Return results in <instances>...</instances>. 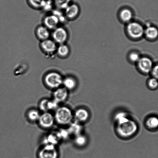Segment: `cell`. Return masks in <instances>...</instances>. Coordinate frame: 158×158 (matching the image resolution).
<instances>
[{"label": "cell", "mask_w": 158, "mask_h": 158, "mask_svg": "<svg viewBox=\"0 0 158 158\" xmlns=\"http://www.w3.org/2000/svg\"><path fill=\"white\" fill-rule=\"evenodd\" d=\"M29 3L34 8L37 9H43L46 0H28Z\"/></svg>", "instance_id": "obj_23"}, {"label": "cell", "mask_w": 158, "mask_h": 158, "mask_svg": "<svg viewBox=\"0 0 158 158\" xmlns=\"http://www.w3.org/2000/svg\"><path fill=\"white\" fill-rule=\"evenodd\" d=\"M146 125L149 128L153 129L158 127V118L152 116L148 118L146 122Z\"/></svg>", "instance_id": "obj_21"}, {"label": "cell", "mask_w": 158, "mask_h": 158, "mask_svg": "<svg viewBox=\"0 0 158 158\" xmlns=\"http://www.w3.org/2000/svg\"><path fill=\"white\" fill-rule=\"evenodd\" d=\"M71 0H54L55 4L60 9H65L70 5Z\"/></svg>", "instance_id": "obj_25"}, {"label": "cell", "mask_w": 158, "mask_h": 158, "mask_svg": "<svg viewBox=\"0 0 158 158\" xmlns=\"http://www.w3.org/2000/svg\"><path fill=\"white\" fill-rule=\"evenodd\" d=\"M56 134L60 139H66L70 135L68 130L64 129L61 130L60 131L57 132L56 133Z\"/></svg>", "instance_id": "obj_27"}, {"label": "cell", "mask_w": 158, "mask_h": 158, "mask_svg": "<svg viewBox=\"0 0 158 158\" xmlns=\"http://www.w3.org/2000/svg\"><path fill=\"white\" fill-rule=\"evenodd\" d=\"M68 96V90L65 87H59L56 89L53 93L54 100L59 103L65 101L67 99Z\"/></svg>", "instance_id": "obj_11"}, {"label": "cell", "mask_w": 158, "mask_h": 158, "mask_svg": "<svg viewBox=\"0 0 158 158\" xmlns=\"http://www.w3.org/2000/svg\"><path fill=\"white\" fill-rule=\"evenodd\" d=\"M70 50L68 46L65 44H60L57 47L56 53L61 57H65L69 53Z\"/></svg>", "instance_id": "obj_16"}, {"label": "cell", "mask_w": 158, "mask_h": 158, "mask_svg": "<svg viewBox=\"0 0 158 158\" xmlns=\"http://www.w3.org/2000/svg\"><path fill=\"white\" fill-rule=\"evenodd\" d=\"M148 85L150 88L154 89L156 88L158 86L157 80L155 78H152L148 81Z\"/></svg>", "instance_id": "obj_30"}, {"label": "cell", "mask_w": 158, "mask_h": 158, "mask_svg": "<svg viewBox=\"0 0 158 158\" xmlns=\"http://www.w3.org/2000/svg\"><path fill=\"white\" fill-rule=\"evenodd\" d=\"M129 58L131 62H138L140 59L139 55L136 52L131 53L130 55Z\"/></svg>", "instance_id": "obj_31"}, {"label": "cell", "mask_w": 158, "mask_h": 158, "mask_svg": "<svg viewBox=\"0 0 158 158\" xmlns=\"http://www.w3.org/2000/svg\"><path fill=\"white\" fill-rule=\"evenodd\" d=\"M63 79L60 73L52 72L46 75L44 80L48 87L52 89H58L63 84Z\"/></svg>", "instance_id": "obj_3"}, {"label": "cell", "mask_w": 158, "mask_h": 158, "mask_svg": "<svg viewBox=\"0 0 158 158\" xmlns=\"http://www.w3.org/2000/svg\"><path fill=\"white\" fill-rule=\"evenodd\" d=\"M114 118L117 124L123 123L129 119L127 113L123 112L117 113L115 116Z\"/></svg>", "instance_id": "obj_22"}, {"label": "cell", "mask_w": 158, "mask_h": 158, "mask_svg": "<svg viewBox=\"0 0 158 158\" xmlns=\"http://www.w3.org/2000/svg\"><path fill=\"white\" fill-rule=\"evenodd\" d=\"M40 158H57L58 153L56 146L45 145L39 153Z\"/></svg>", "instance_id": "obj_6"}, {"label": "cell", "mask_w": 158, "mask_h": 158, "mask_svg": "<svg viewBox=\"0 0 158 158\" xmlns=\"http://www.w3.org/2000/svg\"><path fill=\"white\" fill-rule=\"evenodd\" d=\"M68 130L70 134L74 135L76 136L80 134L82 127L79 122H76L70 124Z\"/></svg>", "instance_id": "obj_15"}, {"label": "cell", "mask_w": 158, "mask_h": 158, "mask_svg": "<svg viewBox=\"0 0 158 158\" xmlns=\"http://www.w3.org/2000/svg\"><path fill=\"white\" fill-rule=\"evenodd\" d=\"M59 103L56 102L54 100L52 101L49 100L47 102V109L48 110L57 109Z\"/></svg>", "instance_id": "obj_28"}, {"label": "cell", "mask_w": 158, "mask_h": 158, "mask_svg": "<svg viewBox=\"0 0 158 158\" xmlns=\"http://www.w3.org/2000/svg\"><path fill=\"white\" fill-rule=\"evenodd\" d=\"M120 16L121 19L124 22H127L130 21L133 17L132 12L128 9H125L121 11Z\"/></svg>", "instance_id": "obj_20"}, {"label": "cell", "mask_w": 158, "mask_h": 158, "mask_svg": "<svg viewBox=\"0 0 158 158\" xmlns=\"http://www.w3.org/2000/svg\"><path fill=\"white\" fill-rule=\"evenodd\" d=\"M138 129L136 123L129 119L123 123L117 124L116 131L121 137L128 138L134 135L137 131Z\"/></svg>", "instance_id": "obj_1"}, {"label": "cell", "mask_w": 158, "mask_h": 158, "mask_svg": "<svg viewBox=\"0 0 158 158\" xmlns=\"http://www.w3.org/2000/svg\"><path fill=\"white\" fill-rule=\"evenodd\" d=\"M60 139L56 133H51L47 136L44 139L45 145H53L56 146L58 143Z\"/></svg>", "instance_id": "obj_17"}, {"label": "cell", "mask_w": 158, "mask_h": 158, "mask_svg": "<svg viewBox=\"0 0 158 158\" xmlns=\"http://www.w3.org/2000/svg\"><path fill=\"white\" fill-rule=\"evenodd\" d=\"M48 101V99H44L40 102L39 105L40 109L44 112H47L48 111L47 109V102Z\"/></svg>", "instance_id": "obj_29"}, {"label": "cell", "mask_w": 158, "mask_h": 158, "mask_svg": "<svg viewBox=\"0 0 158 158\" xmlns=\"http://www.w3.org/2000/svg\"><path fill=\"white\" fill-rule=\"evenodd\" d=\"M75 143L79 146H84L86 144L87 139L86 137L83 135L80 134L76 136Z\"/></svg>", "instance_id": "obj_26"}, {"label": "cell", "mask_w": 158, "mask_h": 158, "mask_svg": "<svg viewBox=\"0 0 158 158\" xmlns=\"http://www.w3.org/2000/svg\"><path fill=\"white\" fill-rule=\"evenodd\" d=\"M152 70L153 76L156 79L158 80V65L156 66Z\"/></svg>", "instance_id": "obj_33"}, {"label": "cell", "mask_w": 158, "mask_h": 158, "mask_svg": "<svg viewBox=\"0 0 158 158\" xmlns=\"http://www.w3.org/2000/svg\"><path fill=\"white\" fill-rule=\"evenodd\" d=\"M52 36L56 44H64L68 38V33L63 27H58L53 30Z\"/></svg>", "instance_id": "obj_5"}, {"label": "cell", "mask_w": 158, "mask_h": 158, "mask_svg": "<svg viewBox=\"0 0 158 158\" xmlns=\"http://www.w3.org/2000/svg\"><path fill=\"white\" fill-rule=\"evenodd\" d=\"M55 120L61 125H67L71 123L73 114L71 110L67 107H61L56 109L54 116Z\"/></svg>", "instance_id": "obj_2"}, {"label": "cell", "mask_w": 158, "mask_h": 158, "mask_svg": "<svg viewBox=\"0 0 158 158\" xmlns=\"http://www.w3.org/2000/svg\"><path fill=\"white\" fill-rule=\"evenodd\" d=\"M27 116L28 118L31 121L35 122L39 120L40 114L39 112L37 110H33L29 112L27 114Z\"/></svg>", "instance_id": "obj_24"}, {"label": "cell", "mask_w": 158, "mask_h": 158, "mask_svg": "<svg viewBox=\"0 0 158 158\" xmlns=\"http://www.w3.org/2000/svg\"><path fill=\"white\" fill-rule=\"evenodd\" d=\"M52 7V2L51 0H46L45 4L43 9L45 10H50Z\"/></svg>", "instance_id": "obj_32"}, {"label": "cell", "mask_w": 158, "mask_h": 158, "mask_svg": "<svg viewBox=\"0 0 158 158\" xmlns=\"http://www.w3.org/2000/svg\"><path fill=\"white\" fill-rule=\"evenodd\" d=\"M54 116L50 113L47 112L40 115L38 122L43 128H49L53 126L55 122Z\"/></svg>", "instance_id": "obj_7"}, {"label": "cell", "mask_w": 158, "mask_h": 158, "mask_svg": "<svg viewBox=\"0 0 158 158\" xmlns=\"http://www.w3.org/2000/svg\"><path fill=\"white\" fill-rule=\"evenodd\" d=\"M65 16L69 19H73L79 14V6L76 4H70L65 9Z\"/></svg>", "instance_id": "obj_12"}, {"label": "cell", "mask_w": 158, "mask_h": 158, "mask_svg": "<svg viewBox=\"0 0 158 158\" xmlns=\"http://www.w3.org/2000/svg\"><path fill=\"white\" fill-rule=\"evenodd\" d=\"M63 84L67 90H72L76 87V82L73 78L68 77L63 79Z\"/></svg>", "instance_id": "obj_19"}, {"label": "cell", "mask_w": 158, "mask_h": 158, "mask_svg": "<svg viewBox=\"0 0 158 158\" xmlns=\"http://www.w3.org/2000/svg\"><path fill=\"white\" fill-rule=\"evenodd\" d=\"M127 31L131 37L136 39L141 38L143 35L145 30L140 24L136 22H131L127 26Z\"/></svg>", "instance_id": "obj_4"}, {"label": "cell", "mask_w": 158, "mask_h": 158, "mask_svg": "<svg viewBox=\"0 0 158 158\" xmlns=\"http://www.w3.org/2000/svg\"><path fill=\"white\" fill-rule=\"evenodd\" d=\"M146 36L149 39H154L158 36V30L154 27H149L144 31Z\"/></svg>", "instance_id": "obj_18"}, {"label": "cell", "mask_w": 158, "mask_h": 158, "mask_svg": "<svg viewBox=\"0 0 158 158\" xmlns=\"http://www.w3.org/2000/svg\"><path fill=\"white\" fill-rule=\"evenodd\" d=\"M37 36L41 41L49 39L50 33V30L45 26H40L38 27L36 30Z\"/></svg>", "instance_id": "obj_13"}, {"label": "cell", "mask_w": 158, "mask_h": 158, "mask_svg": "<svg viewBox=\"0 0 158 158\" xmlns=\"http://www.w3.org/2000/svg\"><path fill=\"white\" fill-rule=\"evenodd\" d=\"M137 63L139 70L143 73H148L152 69V62L148 58H140Z\"/></svg>", "instance_id": "obj_10"}, {"label": "cell", "mask_w": 158, "mask_h": 158, "mask_svg": "<svg viewBox=\"0 0 158 158\" xmlns=\"http://www.w3.org/2000/svg\"><path fill=\"white\" fill-rule=\"evenodd\" d=\"M60 22L59 18L53 14L46 16L44 20V26L49 30H54L58 27Z\"/></svg>", "instance_id": "obj_9"}, {"label": "cell", "mask_w": 158, "mask_h": 158, "mask_svg": "<svg viewBox=\"0 0 158 158\" xmlns=\"http://www.w3.org/2000/svg\"><path fill=\"white\" fill-rule=\"evenodd\" d=\"M75 117L77 122H84L88 120L89 114L88 111L85 109L80 108L76 110Z\"/></svg>", "instance_id": "obj_14"}, {"label": "cell", "mask_w": 158, "mask_h": 158, "mask_svg": "<svg viewBox=\"0 0 158 158\" xmlns=\"http://www.w3.org/2000/svg\"><path fill=\"white\" fill-rule=\"evenodd\" d=\"M41 47L42 50L48 54H52L56 52L57 47L53 40L47 39L41 41Z\"/></svg>", "instance_id": "obj_8"}]
</instances>
